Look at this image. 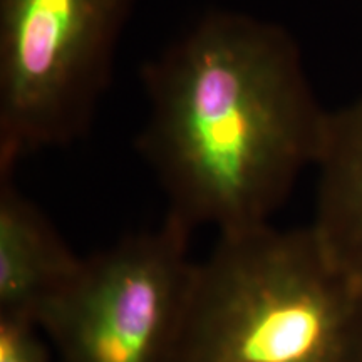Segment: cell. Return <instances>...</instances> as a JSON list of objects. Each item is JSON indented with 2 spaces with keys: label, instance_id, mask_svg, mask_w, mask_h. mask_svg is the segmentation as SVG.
<instances>
[{
  "label": "cell",
  "instance_id": "obj_1",
  "mask_svg": "<svg viewBox=\"0 0 362 362\" xmlns=\"http://www.w3.org/2000/svg\"><path fill=\"white\" fill-rule=\"evenodd\" d=\"M148 117L136 148L189 228L270 223L322 149L320 106L292 34L210 11L141 69Z\"/></svg>",
  "mask_w": 362,
  "mask_h": 362
},
{
  "label": "cell",
  "instance_id": "obj_2",
  "mask_svg": "<svg viewBox=\"0 0 362 362\" xmlns=\"http://www.w3.org/2000/svg\"><path fill=\"white\" fill-rule=\"evenodd\" d=\"M175 362H362V280L310 225L220 232L194 267Z\"/></svg>",
  "mask_w": 362,
  "mask_h": 362
},
{
  "label": "cell",
  "instance_id": "obj_3",
  "mask_svg": "<svg viewBox=\"0 0 362 362\" xmlns=\"http://www.w3.org/2000/svg\"><path fill=\"white\" fill-rule=\"evenodd\" d=\"M136 0H0V170L89 133Z\"/></svg>",
  "mask_w": 362,
  "mask_h": 362
},
{
  "label": "cell",
  "instance_id": "obj_4",
  "mask_svg": "<svg viewBox=\"0 0 362 362\" xmlns=\"http://www.w3.org/2000/svg\"><path fill=\"white\" fill-rule=\"evenodd\" d=\"M192 233L166 214L81 259L39 320L57 362H175L197 267Z\"/></svg>",
  "mask_w": 362,
  "mask_h": 362
},
{
  "label": "cell",
  "instance_id": "obj_5",
  "mask_svg": "<svg viewBox=\"0 0 362 362\" xmlns=\"http://www.w3.org/2000/svg\"><path fill=\"white\" fill-rule=\"evenodd\" d=\"M13 171L0 170V317L39 325L83 257L16 187Z\"/></svg>",
  "mask_w": 362,
  "mask_h": 362
},
{
  "label": "cell",
  "instance_id": "obj_6",
  "mask_svg": "<svg viewBox=\"0 0 362 362\" xmlns=\"http://www.w3.org/2000/svg\"><path fill=\"white\" fill-rule=\"evenodd\" d=\"M312 228L337 265L362 280V96L329 111Z\"/></svg>",
  "mask_w": 362,
  "mask_h": 362
},
{
  "label": "cell",
  "instance_id": "obj_7",
  "mask_svg": "<svg viewBox=\"0 0 362 362\" xmlns=\"http://www.w3.org/2000/svg\"><path fill=\"white\" fill-rule=\"evenodd\" d=\"M37 324L0 317V362H52Z\"/></svg>",
  "mask_w": 362,
  "mask_h": 362
}]
</instances>
